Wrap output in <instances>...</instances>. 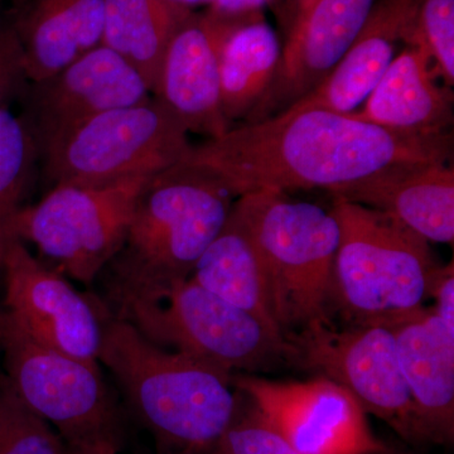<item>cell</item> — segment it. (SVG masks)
Masks as SVG:
<instances>
[{"instance_id":"cell-7","label":"cell","mask_w":454,"mask_h":454,"mask_svg":"<svg viewBox=\"0 0 454 454\" xmlns=\"http://www.w3.org/2000/svg\"><path fill=\"white\" fill-rule=\"evenodd\" d=\"M0 351L5 379L74 454H119L121 414L101 370L41 345L4 312Z\"/></svg>"},{"instance_id":"cell-35","label":"cell","mask_w":454,"mask_h":454,"mask_svg":"<svg viewBox=\"0 0 454 454\" xmlns=\"http://www.w3.org/2000/svg\"><path fill=\"white\" fill-rule=\"evenodd\" d=\"M298 2H301V0H298Z\"/></svg>"},{"instance_id":"cell-19","label":"cell","mask_w":454,"mask_h":454,"mask_svg":"<svg viewBox=\"0 0 454 454\" xmlns=\"http://www.w3.org/2000/svg\"><path fill=\"white\" fill-rule=\"evenodd\" d=\"M432 59L419 44H406L376 83L358 121L402 133L437 136L453 121V94L441 88Z\"/></svg>"},{"instance_id":"cell-15","label":"cell","mask_w":454,"mask_h":454,"mask_svg":"<svg viewBox=\"0 0 454 454\" xmlns=\"http://www.w3.org/2000/svg\"><path fill=\"white\" fill-rule=\"evenodd\" d=\"M376 0H301L279 65L259 106L258 121L283 112L328 76L365 25Z\"/></svg>"},{"instance_id":"cell-5","label":"cell","mask_w":454,"mask_h":454,"mask_svg":"<svg viewBox=\"0 0 454 454\" xmlns=\"http://www.w3.org/2000/svg\"><path fill=\"white\" fill-rule=\"evenodd\" d=\"M109 297L113 315L129 322L154 345L229 372H253L293 356L288 340L190 278L133 286Z\"/></svg>"},{"instance_id":"cell-6","label":"cell","mask_w":454,"mask_h":454,"mask_svg":"<svg viewBox=\"0 0 454 454\" xmlns=\"http://www.w3.org/2000/svg\"><path fill=\"white\" fill-rule=\"evenodd\" d=\"M232 211L262 259L284 336L288 327L330 324L328 306L340 243L333 211L270 191L239 196Z\"/></svg>"},{"instance_id":"cell-33","label":"cell","mask_w":454,"mask_h":454,"mask_svg":"<svg viewBox=\"0 0 454 454\" xmlns=\"http://www.w3.org/2000/svg\"><path fill=\"white\" fill-rule=\"evenodd\" d=\"M68 454H74V453H71L70 450H68Z\"/></svg>"},{"instance_id":"cell-22","label":"cell","mask_w":454,"mask_h":454,"mask_svg":"<svg viewBox=\"0 0 454 454\" xmlns=\"http://www.w3.org/2000/svg\"><path fill=\"white\" fill-rule=\"evenodd\" d=\"M191 13L172 0H104L101 44L125 59L154 92L170 41Z\"/></svg>"},{"instance_id":"cell-1","label":"cell","mask_w":454,"mask_h":454,"mask_svg":"<svg viewBox=\"0 0 454 454\" xmlns=\"http://www.w3.org/2000/svg\"><path fill=\"white\" fill-rule=\"evenodd\" d=\"M450 133H402L351 114L286 107L262 121L191 145L181 163L216 179L235 197L333 188L406 162L447 163Z\"/></svg>"},{"instance_id":"cell-13","label":"cell","mask_w":454,"mask_h":454,"mask_svg":"<svg viewBox=\"0 0 454 454\" xmlns=\"http://www.w3.org/2000/svg\"><path fill=\"white\" fill-rule=\"evenodd\" d=\"M149 94L142 76L101 44L52 76L32 82L22 100V121L41 155L90 119L142 103Z\"/></svg>"},{"instance_id":"cell-20","label":"cell","mask_w":454,"mask_h":454,"mask_svg":"<svg viewBox=\"0 0 454 454\" xmlns=\"http://www.w3.org/2000/svg\"><path fill=\"white\" fill-rule=\"evenodd\" d=\"M14 26L31 82H41L101 46L104 0H20Z\"/></svg>"},{"instance_id":"cell-28","label":"cell","mask_w":454,"mask_h":454,"mask_svg":"<svg viewBox=\"0 0 454 454\" xmlns=\"http://www.w3.org/2000/svg\"><path fill=\"white\" fill-rule=\"evenodd\" d=\"M25 47L13 25L0 23V109L23 100L31 86Z\"/></svg>"},{"instance_id":"cell-14","label":"cell","mask_w":454,"mask_h":454,"mask_svg":"<svg viewBox=\"0 0 454 454\" xmlns=\"http://www.w3.org/2000/svg\"><path fill=\"white\" fill-rule=\"evenodd\" d=\"M254 14L230 18L192 12L173 35L154 95L188 133L216 139L231 129L221 103V51L236 27Z\"/></svg>"},{"instance_id":"cell-29","label":"cell","mask_w":454,"mask_h":454,"mask_svg":"<svg viewBox=\"0 0 454 454\" xmlns=\"http://www.w3.org/2000/svg\"><path fill=\"white\" fill-rule=\"evenodd\" d=\"M428 297L434 300L433 312L448 325H454V269L453 262L435 268L429 283Z\"/></svg>"},{"instance_id":"cell-25","label":"cell","mask_w":454,"mask_h":454,"mask_svg":"<svg viewBox=\"0 0 454 454\" xmlns=\"http://www.w3.org/2000/svg\"><path fill=\"white\" fill-rule=\"evenodd\" d=\"M0 454H68L52 427L33 413L0 372Z\"/></svg>"},{"instance_id":"cell-8","label":"cell","mask_w":454,"mask_h":454,"mask_svg":"<svg viewBox=\"0 0 454 454\" xmlns=\"http://www.w3.org/2000/svg\"><path fill=\"white\" fill-rule=\"evenodd\" d=\"M188 130L160 98L100 114L41 154L53 186L98 187L153 177L181 162Z\"/></svg>"},{"instance_id":"cell-34","label":"cell","mask_w":454,"mask_h":454,"mask_svg":"<svg viewBox=\"0 0 454 454\" xmlns=\"http://www.w3.org/2000/svg\"><path fill=\"white\" fill-rule=\"evenodd\" d=\"M0 316H2V309H0Z\"/></svg>"},{"instance_id":"cell-16","label":"cell","mask_w":454,"mask_h":454,"mask_svg":"<svg viewBox=\"0 0 454 454\" xmlns=\"http://www.w3.org/2000/svg\"><path fill=\"white\" fill-rule=\"evenodd\" d=\"M330 193L387 214L427 241L453 244L454 172L447 163L393 164Z\"/></svg>"},{"instance_id":"cell-9","label":"cell","mask_w":454,"mask_h":454,"mask_svg":"<svg viewBox=\"0 0 454 454\" xmlns=\"http://www.w3.org/2000/svg\"><path fill=\"white\" fill-rule=\"evenodd\" d=\"M149 178L53 186L40 202L17 212L11 235L35 245L41 262L57 273L90 284L121 249Z\"/></svg>"},{"instance_id":"cell-24","label":"cell","mask_w":454,"mask_h":454,"mask_svg":"<svg viewBox=\"0 0 454 454\" xmlns=\"http://www.w3.org/2000/svg\"><path fill=\"white\" fill-rule=\"evenodd\" d=\"M37 146L28 128L9 109H0V271L12 223L22 208Z\"/></svg>"},{"instance_id":"cell-30","label":"cell","mask_w":454,"mask_h":454,"mask_svg":"<svg viewBox=\"0 0 454 454\" xmlns=\"http://www.w3.org/2000/svg\"><path fill=\"white\" fill-rule=\"evenodd\" d=\"M269 3L270 0H212L208 11L223 17H244L262 12Z\"/></svg>"},{"instance_id":"cell-32","label":"cell","mask_w":454,"mask_h":454,"mask_svg":"<svg viewBox=\"0 0 454 454\" xmlns=\"http://www.w3.org/2000/svg\"><path fill=\"white\" fill-rule=\"evenodd\" d=\"M382 454H409V453H391L390 450H387V452L382 453Z\"/></svg>"},{"instance_id":"cell-18","label":"cell","mask_w":454,"mask_h":454,"mask_svg":"<svg viewBox=\"0 0 454 454\" xmlns=\"http://www.w3.org/2000/svg\"><path fill=\"white\" fill-rule=\"evenodd\" d=\"M424 442L454 438V325L432 309L390 325Z\"/></svg>"},{"instance_id":"cell-27","label":"cell","mask_w":454,"mask_h":454,"mask_svg":"<svg viewBox=\"0 0 454 454\" xmlns=\"http://www.w3.org/2000/svg\"><path fill=\"white\" fill-rule=\"evenodd\" d=\"M207 454H300L250 403Z\"/></svg>"},{"instance_id":"cell-12","label":"cell","mask_w":454,"mask_h":454,"mask_svg":"<svg viewBox=\"0 0 454 454\" xmlns=\"http://www.w3.org/2000/svg\"><path fill=\"white\" fill-rule=\"evenodd\" d=\"M232 384L300 454L389 450L373 434L355 396L325 376L307 381H271L232 375Z\"/></svg>"},{"instance_id":"cell-3","label":"cell","mask_w":454,"mask_h":454,"mask_svg":"<svg viewBox=\"0 0 454 454\" xmlns=\"http://www.w3.org/2000/svg\"><path fill=\"white\" fill-rule=\"evenodd\" d=\"M234 199L216 179L181 162L149 178L110 262L109 293L190 278L225 226Z\"/></svg>"},{"instance_id":"cell-10","label":"cell","mask_w":454,"mask_h":454,"mask_svg":"<svg viewBox=\"0 0 454 454\" xmlns=\"http://www.w3.org/2000/svg\"><path fill=\"white\" fill-rule=\"evenodd\" d=\"M286 340L293 360L345 387L366 414L380 418L405 441L424 442L390 325L337 330L330 322L301 328Z\"/></svg>"},{"instance_id":"cell-2","label":"cell","mask_w":454,"mask_h":454,"mask_svg":"<svg viewBox=\"0 0 454 454\" xmlns=\"http://www.w3.org/2000/svg\"><path fill=\"white\" fill-rule=\"evenodd\" d=\"M98 363L113 373L158 454L210 453L240 409L234 373L154 345L112 310Z\"/></svg>"},{"instance_id":"cell-11","label":"cell","mask_w":454,"mask_h":454,"mask_svg":"<svg viewBox=\"0 0 454 454\" xmlns=\"http://www.w3.org/2000/svg\"><path fill=\"white\" fill-rule=\"evenodd\" d=\"M0 274L4 278V312L26 333L46 348L100 369L109 307L76 291L16 236L5 245Z\"/></svg>"},{"instance_id":"cell-17","label":"cell","mask_w":454,"mask_h":454,"mask_svg":"<svg viewBox=\"0 0 454 454\" xmlns=\"http://www.w3.org/2000/svg\"><path fill=\"white\" fill-rule=\"evenodd\" d=\"M422 0H376L365 25L333 73L293 109L356 112L387 70L400 42L413 38Z\"/></svg>"},{"instance_id":"cell-21","label":"cell","mask_w":454,"mask_h":454,"mask_svg":"<svg viewBox=\"0 0 454 454\" xmlns=\"http://www.w3.org/2000/svg\"><path fill=\"white\" fill-rule=\"evenodd\" d=\"M190 279L255 317L271 333L286 339L274 316L262 259L234 211L231 210L220 234L197 262Z\"/></svg>"},{"instance_id":"cell-26","label":"cell","mask_w":454,"mask_h":454,"mask_svg":"<svg viewBox=\"0 0 454 454\" xmlns=\"http://www.w3.org/2000/svg\"><path fill=\"white\" fill-rule=\"evenodd\" d=\"M428 52L433 68L447 88L454 83V0H422L413 38Z\"/></svg>"},{"instance_id":"cell-4","label":"cell","mask_w":454,"mask_h":454,"mask_svg":"<svg viewBox=\"0 0 454 454\" xmlns=\"http://www.w3.org/2000/svg\"><path fill=\"white\" fill-rule=\"evenodd\" d=\"M333 300L351 325H391L424 309L438 264L429 241L387 214L333 197Z\"/></svg>"},{"instance_id":"cell-23","label":"cell","mask_w":454,"mask_h":454,"mask_svg":"<svg viewBox=\"0 0 454 454\" xmlns=\"http://www.w3.org/2000/svg\"><path fill=\"white\" fill-rule=\"evenodd\" d=\"M282 46L262 12L247 18L227 37L220 57L221 103L227 121L249 116L267 94Z\"/></svg>"},{"instance_id":"cell-31","label":"cell","mask_w":454,"mask_h":454,"mask_svg":"<svg viewBox=\"0 0 454 454\" xmlns=\"http://www.w3.org/2000/svg\"><path fill=\"white\" fill-rule=\"evenodd\" d=\"M172 2L177 3L179 5H184V7L192 9V7H195V5H210L212 0H172Z\"/></svg>"}]
</instances>
